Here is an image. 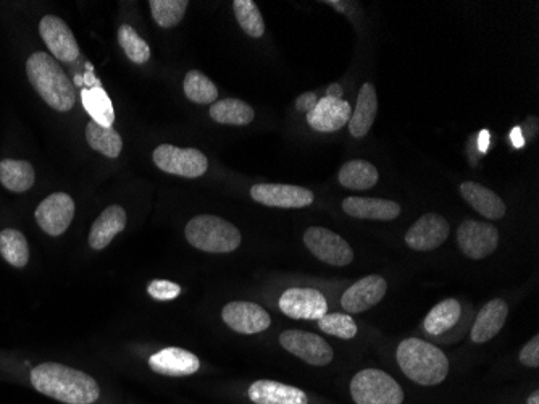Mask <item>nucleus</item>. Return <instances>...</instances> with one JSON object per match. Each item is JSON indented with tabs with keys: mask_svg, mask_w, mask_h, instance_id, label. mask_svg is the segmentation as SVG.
<instances>
[{
	"mask_svg": "<svg viewBox=\"0 0 539 404\" xmlns=\"http://www.w3.org/2000/svg\"><path fill=\"white\" fill-rule=\"evenodd\" d=\"M83 104L94 122L101 123L104 127H112L115 122V112H113L112 101L104 89L99 86L84 89Z\"/></svg>",
	"mask_w": 539,
	"mask_h": 404,
	"instance_id": "obj_31",
	"label": "nucleus"
},
{
	"mask_svg": "<svg viewBox=\"0 0 539 404\" xmlns=\"http://www.w3.org/2000/svg\"><path fill=\"white\" fill-rule=\"evenodd\" d=\"M388 283L380 275H368L360 278L349 290L344 291L341 306L347 314H360L377 306L385 298Z\"/></svg>",
	"mask_w": 539,
	"mask_h": 404,
	"instance_id": "obj_16",
	"label": "nucleus"
},
{
	"mask_svg": "<svg viewBox=\"0 0 539 404\" xmlns=\"http://www.w3.org/2000/svg\"><path fill=\"white\" fill-rule=\"evenodd\" d=\"M509 316V306L504 299H493L486 303L478 312L477 320L473 324L472 337L473 343H486L493 340L506 324Z\"/></svg>",
	"mask_w": 539,
	"mask_h": 404,
	"instance_id": "obj_20",
	"label": "nucleus"
},
{
	"mask_svg": "<svg viewBox=\"0 0 539 404\" xmlns=\"http://www.w3.org/2000/svg\"><path fill=\"white\" fill-rule=\"evenodd\" d=\"M26 75L34 91L57 112H70L75 106L76 89L57 60L47 52H34L26 60Z\"/></svg>",
	"mask_w": 539,
	"mask_h": 404,
	"instance_id": "obj_2",
	"label": "nucleus"
},
{
	"mask_svg": "<svg viewBox=\"0 0 539 404\" xmlns=\"http://www.w3.org/2000/svg\"><path fill=\"white\" fill-rule=\"evenodd\" d=\"M351 114L349 102L326 96L307 114V123L320 133H335L349 123Z\"/></svg>",
	"mask_w": 539,
	"mask_h": 404,
	"instance_id": "obj_17",
	"label": "nucleus"
},
{
	"mask_svg": "<svg viewBox=\"0 0 539 404\" xmlns=\"http://www.w3.org/2000/svg\"><path fill=\"white\" fill-rule=\"evenodd\" d=\"M0 256L9 266L23 269L30 262V245L17 228H4L0 232Z\"/></svg>",
	"mask_w": 539,
	"mask_h": 404,
	"instance_id": "obj_27",
	"label": "nucleus"
},
{
	"mask_svg": "<svg viewBox=\"0 0 539 404\" xmlns=\"http://www.w3.org/2000/svg\"><path fill=\"white\" fill-rule=\"evenodd\" d=\"M451 227L439 214H425L409 228L406 243L414 251H433L448 240Z\"/></svg>",
	"mask_w": 539,
	"mask_h": 404,
	"instance_id": "obj_15",
	"label": "nucleus"
},
{
	"mask_svg": "<svg viewBox=\"0 0 539 404\" xmlns=\"http://www.w3.org/2000/svg\"><path fill=\"white\" fill-rule=\"evenodd\" d=\"M378 112L377 91L372 83H365L357 97V106L349 118V133L354 138H364L373 127Z\"/></svg>",
	"mask_w": 539,
	"mask_h": 404,
	"instance_id": "obj_24",
	"label": "nucleus"
},
{
	"mask_svg": "<svg viewBox=\"0 0 539 404\" xmlns=\"http://www.w3.org/2000/svg\"><path fill=\"white\" fill-rule=\"evenodd\" d=\"M222 317L230 329L243 335L265 332L272 324L270 314L259 304L249 301H233L226 304Z\"/></svg>",
	"mask_w": 539,
	"mask_h": 404,
	"instance_id": "obj_14",
	"label": "nucleus"
},
{
	"mask_svg": "<svg viewBox=\"0 0 539 404\" xmlns=\"http://www.w3.org/2000/svg\"><path fill=\"white\" fill-rule=\"evenodd\" d=\"M234 15L239 26L246 31L251 38H262L265 33V22L260 13L259 7L252 0H234Z\"/></svg>",
	"mask_w": 539,
	"mask_h": 404,
	"instance_id": "obj_33",
	"label": "nucleus"
},
{
	"mask_svg": "<svg viewBox=\"0 0 539 404\" xmlns=\"http://www.w3.org/2000/svg\"><path fill=\"white\" fill-rule=\"evenodd\" d=\"M343 211L356 219L389 222L401 215V206L389 199L346 198L343 201Z\"/></svg>",
	"mask_w": 539,
	"mask_h": 404,
	"instance_id": "obj_21",
	"label": "nucleus"
},
{
	"mask_svg": "<svg viewBox=\"0 0 539 404\" xmlns=\"http://www.w3.org/2000/svg\"><path fill=\"white\" fill-rule=\"evenodd\" d=\"M460 314H462V308H460L459 301H456V299H444L428 312L427 319H425L423 325H425V330L430 333L431 337H439V335H443V333L449 332V330L456 327Z\"/></svg>",
	"mask_w": 539,
	"mask_h": 404,
	"instance_id": "obj_28",
	"label": "nucleus"
},
{
	"mask_svg": "<svg viewBox=\"0 0 539 404\" xmlns=\"http://www.w3.org/2000/svg\"><path fill=\"white\" fill-rule=\"evenodd\" d=\"M183 88L189 101L196 104H212L218 99L217 86L199 70H191L184 76Z\"/></svg>",
	"mask_w": 539,
	"mask_h": 404,
	"instance_id": "obj_32",
	"label": "nucleus"
},
{
	"mask_svg": "<svg viewBox=\"0 0 539 404\" xmlns=\"http://www.w3.org/2000/svg\"><path fill=\"white\" fill-rule=\"evenodd\" d=\"M39 228L46 235L57 236L67 232L75 217V201L67 193H54L47 196L34 212Z\"/></svg>",
	"mask_w": 539,
	"mask_h": 404,
	"instance_id": "obj_9",
	"label": "nucleus"
},
{
	"mask_svg": "<svg viewBox=\"0 0 539 404\" xmlns=\"http://www.w3.org/2000/svg\"><path fill=\"white\" fill-rule=\"evenodd\" d=\"M397 364L415 383L433 387L444 382L449 374V361L438 346L420 338H407L397 346Z\"/></svg>",
	"mask_w": 539,
	"mask_h": 404,
	"instance_id": "obj_3",
	"label": "nucleus"
},
{
	"mask_svg": "<svg viewBox=\"0 0 539 404\" xmlns=\"http://www.w3.org/2000/svg\"><path fill=\"white\" fill-rule=\"evenodd\" d=\"M512 143H514L515 148H522L523 146V138L520 136V130H517V128L512 131Z\"/></svg>",
	"mask_w": 539,
	"mask_h": 404,
	"instance_id": "obj_41",
	"label": "nucleus"
},
{
	"mask_svg": "<svg viewBox=\"0 0 539 404\" xmlns=\"http://www.w3.org/2000/svg\"><path fill=\"white\" fill-rule=\"evenodd\" d=\"M154 162L162 172L184 178L202 177L209 169V160L199 149L176 148L172 144L155 148Z\"/></svg>",
	"mask_w": 539,
	"mask_h": 404,
	"instance_id": "obj_6",
	"label": "nucleus"
},
{
	"mask_svg": "<svg viewBox=\"0 0 539 404\" xmlns=\"http://www.w3.org/2000/svg\"><path fill=\"white\" fill-rule=\"evenodd\" d=\"M39 34H41L42 41L54 59L65 62V64H72L78 59V55H80L78 41L62 18L46 15L39 22Z\"/></svg>",
	"mask_w": 539,
	"mask_h": 404,
	"instance_id": "obj_11",
	"label": "nucleus"
},
{
	"mask_svg": "<svg viewBox=\"0 0 539 404\" xmlns=\"http://www.w3.org/2000/svg\"><path fill=\"white\" fill-rule=\"evenodd\" d=\"M149 366L157 374L167 377H186L199 371L201 362L196 354L181 348H165L159 353L152 354L149 358Z\"/></svg>",
	"mask_w": 539,
	"mask_h": 404,
	"instance_id": "obj_18",
	"label": "nucleus"
},
{
	"mask_svg": "<svg viewBox=\"0 0 539 404\" xmlns=\"http://www.w3.org/2000/svg\"><path fill=\"white\" fill-rule=\"evenodd\" d=\"M189 245L205 253H233L241 245V232L217 215H197L184 230Z\"/></svg>",
	"mask_w": 539,
	"mask_h": 404,
	"instance_id": "obj_4",
	"label": "nucleus"
},
{
	"mask_svg": "<svg viewBox=\"0 0 539 404\" xmlns=\"http://www.w3.org/2000/svg\"><path fill=\"white\" fill-rule=\"evenodd\" d=\"M318 97L314 93H306L299 96V99L296 101L297 110L301 112H307L309 114L310 110L314 109L317 106Z\"/></svg>",
	"mask_w": 539,
	"mask_h": 404,
	"instance_id": "obj_39",
	"label": "nucleus"
},
{
	"mask_svg": "<svg viewBox=\"0 0 539 404\" xmlns=\"http://www.w3.org/2000/svg\"><path fill=\"white\" fill-rule=\"evenodd\" d=\"M86 141L94 151L101 152L109 159H117L122 154V136L118 135L113 127H104L94 120L86 127Z\"/></svg>",
	"mask_w": 539,
	"mask_h": 404,
	"instance_id": "obj_30",
	"label": "nucleus"
},
{
	"mask_svg": "<svg viewBox=\"0 0 539 404\" xmlns=\"http://www.w3.org/2000/svg\"><path fill=\"white\" fill-rule=\"evenodd\" d=\"M280 343L286 351L307 362L310 366H326L333 361V356H335L331 346L315 333L286 330L280 335Z\"/></svg>",
	"mask_w": 539,
	"mask_h": 404,
	"instance_id": "obj_10",
	"label": "nucleus"
},
{
	"mask_svg": "<svg viewBox=\"0 0 539 404\" xmlns=\"http://www.w3.org/2000/svg\"><path fill=\"white\" fill-rule=\"evenodd\" d=\"M280 309L291 319L318 320L328 314V303L314 288H289L281 296Z\"/></svg>",
	"mask_w": 539,
	"mask_h": 404,
	"instance_id": "obj_12",
	"label": "nucleus"
},
{
	"mask_svg": "<svg viewBox=\"0 0 539 404\" xmlns=\"http://www.w3.org/2000/svg\"><path fill=\"white\" fill-rule=\"evenodd\" d=\"M457 245L465 256L481 261L498 249V228L478 220H465L457 228Z\"/></svg>",
	"mask_w": 539,
	"mask_h": 404,
	"instance_id": "obj_8",
	"label": "nucleus"
},
{
	"mask_svg": "<svg viewBox=\"0 0 539 404\" xmlns=\"http://www.w3.org/2000/svg\"><path fill=\"white\" fill-rule=\"evenodd\" d=\"M520 362L525 367H538L539 366V337L531 338L527 345L523 346L520 351Z\"/></svg>",
	"mask_w": 539,
	"mask_h": 404,
	"instance_id": "obj_38",
	"label": "nucleus"
},
{
	"mask_svg": "<svg viewBox=\"0 0 539 404\" xmlns=\"http://www.w3.org/2000/svg\"><path fill=\"white\" fill-rule=\"evenodd\" d=\"M380 173L367 160H349L339 169L338 180L347 190H370L377 185Z\"/></svg>",
	"mask_w": 539,
	"mask_h": 404,
	"instance_id": "obj_26",
	"label": "nucleus"
},
{
	"mask_svg": "<svg viewBox=\"0 0 539 404\" xmlns=\"http://www.w3.org/2000/svg\"><path fill=\"white\" fill-rule=\"evenodd\" d=\"M152 17L162 28H173L183 20L188 9V0H151Z\"/></svg>",
	"mask_w": 539,
	"mask_h": 404,
	"instance_id": "obj_35",
	"label": "nucleus"
},
{
	"mask_svg": "<svg viewBox=\"0 0 539 404\" xmlns=\"http://www.w3.org/2000/svg\"><path fill=\"white\" fill-rule=\"evenodd\" d=\"M304 243L310 253L328 266H349L354 261V251L349 243L328 228L310 227L304 233Z\"/></svg>",
	"mask_w": 539,
	"mask_h": 404,
	"instance_id": "obj_7",
	"label": "nucleus"
},
{
	"mask_svg": "<svg viewBox=\"0 0 539 404\" xmlns=\"http://www.w3.org/2000/svg\"><path fill=\"white\" fill-rule=\"evenodd\" d=\"M30 383L36 392L65 404H92L101 396V388L91 375L59 362L31 367Z\"/></svg>",
	"mask_w": 539,
	"mask_h": 404,
	"instance_id": "obj_1",
	"label": "nucleus"
},
{
	"mask_svg": "<svg viewBox=\"0 0 539 404\" xmlns=\"http://www.w3.org/2000/svg\"><path fill=\"white\" fill-rule=\"evenodd\" d=\"M460 193L462 198L486 219L499 220L506 215L507 207L504 199L499 198L498 194L486 186L478 185L475 181H465L460 185Z\"/></svg>",
	"mask_w": 539,
	"mask_h": 404,
	"instance_id": "obj_22",
	"label": "nucleus"
},
{
	"mask_svg": "<svg viewBox=\"0 0 539 404\" xmlns=\"http://www.w3.org/2000/svg\"><path fill=\"white\" fill-rule=\"evenodd\" d=\"M247 395L254 404H309L302 390L275 380H257L249 387Z\"/></svg>",
	"mask_w": 539,
	"mask_h": 404,
	"instance_id": "obj_19",
	"label": "nucleus"
},
{
	"mask_svg": "<svg viewBox=\"0 0 539 404\" xmlns=\"http://www.w3.org/2000/svg\"><path fill=\"white\" fill-rule=\"evenodd\" d=\"M318 329L333 335V337L343 338V340H352L357 335L356 320L349 314H325L322 319H318Z\"/></svg>",
	"mask_w": 539,
	"mask_h": 404,
	"instance_id": "obj_36",
	"label": "nucleus"
},
{
	"mask_svg": "<svg viewBox=\"0 0 539 404\" xmlns=\"http://www.w3.org/2000/svg\"><path fill=\"white\" fill-rule=\"evenodd\" d=\"M251 198L268 207H281V209H301L314 202V193L296 185H270L260 183L252 186Z\"/></svg>",
	"mask_w": 539,
	"mask_h": 404,
	"instance_id": "obj_13",
	"label": "nucleus"
},
{
	"mask_svg": "<svg viewBox=\"0 0 539 404\" xmlns=\"http://www.w3.org/2000/svg\"><path fill=\"white\" fill-rule=\"evenodd\" d=\"M126 227V212L122 206H110L97 217L89 233V245L94 251H102L113 238Z\"/></svg>",
	"mask_w": 539,
	"mask_h": 404,
	"instance_id": "obj_23",
	"label": "nucleus"
},
{
	"mask_svg": "<svg viewBox=\"0 0 539 404\" xmlns=\"http://www.w3.org/2000/svg\"><path fill=\"white\" fill-rule=\"evenodd\" d=\"M210 118L222 125L244 127L254 120L255 112L249 104L239 99H222L210 107Z\"/></svg>",
	"mask_w": 539,
	"mask_h": 404,
	"instance_id": "obj_29",
	"label": "nucleus"
},
{
	"mask_svg": "<svg viewBox=\"0 0 539 404\" xmlns=\"http://www.w3.org/2000/svg\"><path fill=\"white\" fill-rule=\"evenodd\" d=\"M351 395L357 404H402L401 385L380 369H365L352 379Z\"/></svg>",
	"mask_w": 539,
	"mask_h": 404,
	"instance_id": "obj_5",
	"label": "nucleus"
},
{
	"mask_svg": "<svg viewBox=\"0 0 539 404\" xmlns=\"http://www.w3.org/2000/svg\"><path fill=\"white\" fill-rule=\"evenodd\" d=\"M118 43L133 64L143 65L151 59V47L139 36L133 26L122 25L118 30Z\"/></svg>",
	"mask_w": 539,
	"mask_h": 404,
	"instance_id": "obj_34",
	"label": "nucleus"
},
{
	"mask_svg": "<svg viewBox=\"0 0 539 404\" xmlns=\"http://www.w3.org/2000/svg\"><path fill=\"white\" fill-rule=\"evenodd\" d=\"M326 96L335 97V99H343V88L339 85H333L326 91Z\"/></svg>",
	"mask_w": 539,
	"mask_h": 404,
	"instance_id": "obj_40",
	"label": "nucleus"
},
{
	"mask_svg": "<svg viewBox=\"0 0 539 404\" xmlns=\"http://www.w3.org/2000/svg\"><path fill=\"white\" fill-rule=\"evenodd\" d=\"M528 404H539V392L533 393V395L528 398Z\"/></svg>",
	"mask_w": 539,
	"mask_h": 404,
	"instance_id": "obj_42",
	"label": "nucleus"
},
{
	"mask_svg": "<svg viewBox=\"0 0 539 404\" xmlns=\"http://www.w3.org/2000/svg\"><path fill=\"white\" fill-rule=\"evenodd\" d=\"M36 181V172L28 160H0V185L12 193L31 190Z\"/></svg>",
	"mask_w": 539,
	"mask_h": 404,
	"instance_id": "obj_25",
	"label": "nucleus"
},
{
	"mask_svg": "<svg viewBox=\"0 0 539 404\" xmlns=\"http://www.w3.org/2000/svg\"><path fill=\"white\" fill-rule=\"evenodd\" d=\"M147 293L157 301H172L181 295V287L170 280H154V282L149 283Z\"/></svg>",
	"mask_w": 539,
	"mask_h": 404,
	"instance_id": "obj_37",
	"label": "nucleus"
}]
</instances>
